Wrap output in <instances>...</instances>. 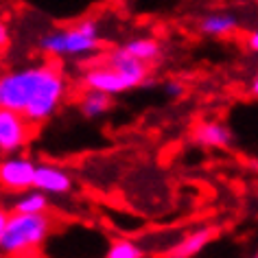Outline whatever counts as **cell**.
<instances>
[{"label":"cell","mask_w":258,"mask_h":258,"mask_svg":"<svg viewBox=\"0 0 258 258\" xmlns=\"http://www.w3.org/2000/svg\"><path fill=\"white\" fill-rule=\"evenodd\" d=\"M249 90H251V94H254L256 99H258V75L254 77V79H251V86H249Z\"/></svg>","instance_id":"obj_17"},{"label":"cell","mask_w":258,"mask_h":258,"mask_svg":"<svg viewBox=\"0 0 258 258\" xmlns=\"http://www.w3.org/2000/svg\"><path fill=\"white\" fill-rule=\"evenodd\" d=\"M112 107V94L103 92V90L88 88V92L81 99V114L86 118H96V116L105 114Z\"/></svg>","instance_id":"obj_10"},{"label":"cell","mask_w":258,"mask_h":258,"mask_svg":"<svg viewBox=\"0 0 258 258\" xmlns=\"http://www.w3.org/2000/svg\"><path fill=\"white\" fill-rule=\"evenodd\" d=\"M66 92V81L57 66L42 63L11 70L0 79V107L14 109L33 125L55 114Z\"/></svg>","instance_id":"obj_1"},{"label":"cell","mask_w":258,"mask_h":258,"mask_svg":"<svg viewBox=\"0 0 258 258\" xmlns=\"http://www.w3.org/2000/svg\"><path fill=\"white\" fill-rule=\"evenodd\" d=\"M256 256H258V251H256Z\"/></svg>","instance_id":"obj_19"},{"label":"cell","mask_w":258,"mask_h":258,"mask_svg":"<svg viewBox=\"0 0 258 258\" xmlns=\"http://www.w3.org/2000/svg\"><path fill=\"white\" fill-rule=\"evenodd\" d=\"M169 94H173V96H177L179 92H182V86H179V83H169Z\"/></svg>","instance_id":"obj_16"},{"label":"cell","mask_w":258,"mask_h":258,"mask_svg":"<svg viewBox=\"0 0 258 258\" xmlns=\"http://www.w3.org/2000/svg\"><path fill=\"white\" fill-rule=\"evenodd\" d=\"M212 236H215V230H212V228H204V230L190 232V234H186L177 245H173L166 254L173 256V258H190V256L199 254V251H202L206 245L210 243Z\"/></svg>","instance_id":"obj_8"},{"label":"cell","mask_w":258,"mask_h":258,"mask_svg":"<svg viewBox=\"0 0 258 258\" xmlns=\"http://www.w3.org/2000/svg\"><path fill=\"white\" fill-rule=\"evenodd\" d=\"M147 63L129 55L125 48H116L107 57V66H99L88 70L86 86L94 90H103L107 94H120L125 90L143 86L147 81Z\"/></svg>","instance_id":"obj_3"},{"label":"cell","mask_w":258,"mask_h":258,"mask_svg":"<svg viewBox=\"0 0 258 258\" xmlns=\"http://www.w3.org/2000/svg\"><path fill=\"white\" fill-rule=\"evenodd\" d=\"M50 232V217L44 212H0V251L5 256L29 254L40 247Z\"/></svg>","instance_id":"obj_2"},{"label":"cell","mask_w":258,"mask_h":258,"mask_svg":"<svg viewBox=\"0 0 258 258\" xmlns=\"http://www.w3.org/2000/svg\"><path fill=\"white\" fill-rule=\"evenodd\" d=\"M0 42H3V44H7V27H5V24H3V27H0Z\"/></svg>","instance_id":"obj_18"},{"label":"cell","mask_w":258,"mask_h":258,"mask_svg":"<svg viewBox=\"0 0 258 258\" xmlns=\"http://www.w3.org/2000/svg\"><path fill=\"white\" fill-rule=\"evenodd\" d=\"M129 55H134L140 61H156L160 57V44L156 40H134L122 46Z\"/></svg>","instance_id":"obj_13"},{"label":"cell","mask_w":258,"mask_h":258,"mask_svg":"<svg viewBox=\"0 0 258 258\" xmlns=\"http://www.w3.org/2000/svg\"><path fill=\"white\" fill-rule=\"evenodd\" d=\"M238 20L234 16H228V14H215V16H208L204 18L202 22V31L208 35H225L230 31L236 29Z\"/></svg>","instance_id":"obj_12"},{"label":"cell","mask_w":258,"mask_h":258,"mask_svg":"<svg viewBox=\"0 0 258 258\" xmlns=\"http://www.w3.org/2000/svg\"><path fill=\"white\" fill-rule=\"evenodd\" d=\"M247 44H249V48L254 50V53H258V31H254V33H249Z\"/></svg>","instance_id":"obj_15"},{"label":"cell","mask_w":258,"mask_h":258,"mask_svg":"<svg viewBox=\"0 0 258 258\" xmlns=\"http://www.w3.org/2000/svg\"><path fill=\"white\" fill-rule=\"evenodd\" d=\"M35 188L48 192V195H66L73 190V177L59 166L42 164L35 171Z\"/></svg>","instance_id":"obj_7"},{"label":"cell","mask_w":258,"mask_h":258,"mask_svg":"<svg viewBox=\"0 0 258 258\" xmlns=\"http://www.w3.org/2000/svg\"><path fill=\"white\" fill-rule=\"evenodd\" d=\"M195 140L204 147H215V149H225L232 143L230 129L221 122H202L195 129Z\"/></svg>","instance_id":"obj_9"},{"label":"cell","mask_w":258,"mask_h":258,"mask_svg":"<svg viewBox=\"0 0 258 258\" xmlns=\"http://www.w3.org/2000/svg\"><path fill=\"white\" fill-rule=\"evenodd\" d=\"M29 118L14 109H0V151L16 153L29 143Z\"/></svg>","instance_id":"obj_5"},{"label":"cell","mask_w":258,"mask_h":258,"mask_svg":"<svg viewBox=\"0 0 258 258\" xmlns=\"http://www.w3.org/2000/svg\"><path fill=\"white\" fill-rule=\"evenodd\" d=\"M40 48L50 55H83L99 48V27L94 20H86L75 29L55 31L40 40Z\"/></svg>","instance_id":"obj_4"},{"label":"cell","mask_w":258,"mask_h":258,"mask_svg":"<svg viewBox=\"0 0 258 258\" xmlns=\"http://www.w3.org/2000/svg\"><path fill=\"white\" fill-rule=\"evenodd\" d=\"M48 192H44L40 188H29L20 199H16L14 212H44L48 208Z\"/></svg>","instance_id":"obj_11"},{"label":"cell","mask_w":258,"mask_h":258,"mask_svg":"<svg viewBox=\"0 0 258 258\" xmlns=\"http://www.w3.org/2000/svg\"><path fill=\"white\" fill-rule=\"evenodd\" d=\"M145 251L140 249L138 243L127 241V238H116L109 243L107 249V258H143Z\"/></svg>","instance_id":"obj_14"},{"label":"cell","mask_w":258,"mask_h":258,"mask_svg":"<svg viewBox=\"0 0 258 258\" xmlns=\"http://www.w3.org/2000/svg\"><path fill=\"white\" fill-rule=\"evenodd\" d=\"M37 166L27 156L9 153V158L0 164V182L7 190H29L35 186Z\"/></svg>","instance_id":"obj_6"}]
</instances>
